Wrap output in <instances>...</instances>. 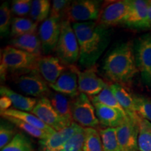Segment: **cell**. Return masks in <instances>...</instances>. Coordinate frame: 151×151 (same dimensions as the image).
Wrapping results in <instances>:
<instances>
[{
    "mask_svg": "<svg viewBox=\"0 0 151 151\" xmlns=\"http://www.w3.org/2000/svg\"><path fill=\"white\" fill-rule=\"evenodd\" d=\"M72 27L80 48V65L86 68L96 65L109 43L108 28L99 25L96 21L72 23Z\"/></svg>",
    "mask_w": 151,
    "mask_h": 151,
    "instance_id": "1",
    "label": "cell"
},
{
    "mask_svg": "<svg viewBox=\"0 0 151 151\" xmlns=\"http://www.w3.org/2000/svg\"><path fill=\"white\" fill-rule=\"evenodd\" d=\"M103 70L113 83L123 86L131 84L139 72L132 43H122L112 49L106 56Z\"/></svg>",
    "mask_w": 151,
    "mask_h": 151,
    "instance_id": "2",
    "label": "cell"
},
{
    "mask_svg": "<svg viewBox=\"0 0 151 151\" xmlns=\"http://www.w3.org/2000/svg\"><path fill=\"white\" fill-rule=\"evenodd\" d=\"M39 58L10 45L4 47L1 50V81H5L9 73L16 74L37 69Z\"/></svg>",
    "mask_w": 151,
    "mask_h": 151,
    "instance_id": "3",
    "label": "cell"
},
{
    "mask_svg": "<svg viewBox=\"0 0 151 151\" xmlns=\"http://www.w3.org/2000/svg\"><path fill=\"white\" fill-rule=\"evenodd\" d=\"M55 52L66 66L75 65L80 58V48L72 24L67 20H62L61 32L57 45Z\"/></svg>",
    "mask_w": 151,
    "mask_h": 151,
    "instance_id": "4",
    "label": "cell"
},
{
    "mask_svg": "<svg viewBox=\"0 0 151 151\" xmlns=\"http://www.w3.org/2000/svg\"><path fill=\"white\" fill-rule=\"evenodd\" d=\"M14 82L18 89L29 97H47L51 92L48 83L42 78L37 69L15 74Z\"/></svg>",
    "mask_w": 151,
    "mask_h": 151,
    "instance_id": "5",
    "label": "cell"
},
{
    "mask_svg": "<svg viewBox=\"0 0 151 151\" xmlns=\"http://www.w3.org/2000/svg\"><path fill=\"white\" fill-rule=\"evenodd\" d=\"M101 1L76 0L71 1L66 11L63 20L72 23L97 21L101 11Z\"/></svg>",
    "mask_w": 151,
    "mask_h": 151,
    "instance_id": "6",
    "label": "cell"
},
{
    "mask_svg": "<svg viewBox=\"0 0 151 151\" xmlns=\"http://www.w3.org/2000/svg\"><path fill=\"white\" fill-rule=\"evenodd\" d=\"M73 121L84 128H94L99 125L95 108L89 96L81 93L73 98L71 103Z\"/></svg>",
    "mask_w": 151,
    "mask_h": 151,
    "instance_id": "7",
    "label": "cell"
},
{
    "mask_svg": "<svg viewBox=\"0 0 151 151\" xmlns=\"http://www.w3.org/2000/svg\"><path fill=\"white\" fill-rule=\"evenodd\" d=\"M134 52L138 71L146 86H151V33L143 35L137 39Z\"/></svg>",
    "mask_w": 151,
    "mask_h": 151,
    "instance_id": "8",
    "label": "cell"
},
{
    "mask_svg": "<svg viewBox=\"0 0 151 151\" xmlns=\"http://www.w3.org/2000/svg\"><path fill=\"white\" fill-rule=\"evenodd\" d=\"M129 10V0L105 1L102 4L99 18L96 22L106 28L123 24Z\"/></svg>",
    "mask_w": 151,
    "mask_h": 151,
    "instance_id": "9",
    "label": "cell"
},
{
    "mask_svg": "<svg viewBox=\"0 0 151 151\" xmlns=\"http://www.w3.org/2000/svg\"><path fill=\"white\" fill-rule=\"evenodd\" d=\"M62 21L60 19L49 17L39 25L38 35L41 41L43 55L55 52L61 32Z\"/></svg>",
    "mask_w": 151,
    "mask_h": 151,
    "instance_id": "10",
    "label": "cell"
},
{
    "mask_svg": "<svg viewBox=\"0 0 151 151\" xmlns=\"http://www.w3.org/2000/svg\"><path fill=\"white\" fill-rule=\"evenodd\" d=\"M32 113L55 131H60L71 125V122L64 118L55 111L46 97L38 99L37 103Z\"/></svg>",
    "mask_w": 151,
    "mask_h": 151,
    "instance_id": "11",
    "label": "cell"
},
{
    "mask_svg": "<svg viewBox=\"0 0 151 151\" xmlns=\"http://www.w3.org/2000/svg\"><path fill=\"white\" fill-rule=\"evenodd\" d=\"M139 118L134 119L127 116L124 122L116 127L117 137L122 151H139Z\"/></svg>",
    "mask_w": 151,
    "mask_h": 151,
    "instance_id": "12",
    "label": "cell"
},
{
    "mask_svg": "<svg viewBox=\"0 0 151 151\" xmlns=\"http://www.w3.org/2000/svg\"><path fill=\"white\" fill-rule=\"evenodd\" d=\"M78 77L79 92L87 94L90 98L97 95L109 86V83L97 75L96 65L86 68L83 71L79 69Z\"/></svg>",
    "mask_w": 151,
    "mask_h": 151,
    "instance_id": "13",
    "label": "cell"
},
{
    "mask_svg": "<svg viewBox=\"0 0 151 151\" xmlns=\"http://www.w3.org/2000/svg\"><path fill=\"white\" fill-rule=\"evenodd\" d=\"M79 69L76 65L68 66L65 71L53 84L49 87L53 91L63 94L72 98L76 97L80 94L78 90Z\"/></svg>",
    "mask_w": 151,
    "mask_h": 151,
    "instance_id": "14",
    "label": "cell"
},
{
    "mask_svg": "<svg viewBox=\"0 0 151 151\" xmlns=\"http://www.w3.org/2000/svg\"><path fill=\"white\" fill-rule=\"evenodd\" d=\"M129 10L123 24L134 29H149L148 9L150 1L129 0Z\"/></svg>",
    "mask_w": 151,
    "mask_h": 151,
    "instance_id": "15",
    "label": "cell"
},
{
    "mask_svg": "<svg viewBox=\"0 0 151 151\" xmlns=\"http://www.w3.org/2000/svg\"><path fill=\"white\" fill-rule=\"evenodd\" d=\"M67 67L58 57L48 55L39 58L37 69L42 78L50 85L56 82Z\"/></svg>",
    "mask_w": 151,
    "mask_h": 151,
    "instance_id": "16",
    "label": "cell"
},
{
    "mask_svg": "<svg viewBox=\"0 0 151 151\" xmlns=\"http://www.w3.org/2000/svg\"><path fill=\"white\" fill-rule=\"evenodd\" d=\"M82 127L73 122L71 125L55 132L46 139L39 141L42 151H58Z\"/></svg>",
    "mask_w": 151,
    "mask_h": 151,
    "instance_id": "17",
    "label": "cell"
},
{
    "mask_svg": "<svg viewBox=\"0 0 151 151\" xmlns=\"http://www.w3.org/2000/svg\"><path fill=\"white\" fill-rule=\"evenodd\" d=\"M93 104L95 108L96 116L99 120V124L104 127V128L118 127L127 117V115L116 109L99 104Z\"/></svg>",
    "mask_w": 151,
    "mask_h": 151,
    "instance_id": "18",
    "label": "cell"
},
{
    "mask_svg": "<svg viewBox=\"0 0 151 151\" xmlns=\"http://www.w3.org/2000/svg\"><path fill=\"white\" fill-rule=\"evenodd\" d=\"M10 46L36 56L43 55L41 43L38 32L13 38L10 41Z\"/></svg>",
    "mask_w": 151,
    "mask_h": 151,
    "instance_id": "19",
    "label": "cell"
},
{
    "mask_svg": "<svg viewBox=\"0 0 151 151\" xmlns=\"http://www.w3.org/2000/svg\"><path fill=\"white\" fill-rule=\"evenodd\" d=\"M0 94L1 96H6L11 100L12 109L25 112L32 113L38 101V99L22 95L5 86H1Z\"/></svg>",
    "mask_w": 151,
    "mask_h": 151,
    "instance_id": "20",
    "label": "cell"
},
{
    "mask_svg": "<svg viewBox=\"0 0 151 151\" xmlns=\"http://www.w3.org/2000/svg\"><path fill=\"white\" fill-rule=\"evenodd\" d=\"M109 86L119 104L125 111L127 116L134 119L139 118V116L135 110L133 96L129 94L125 87L118 83H113L109 84Z\"/></svg>",
    "mask_w": 151,
    "mask_h": 151,
    "instance_id": "21",
    "label": "cell"
},
{
    "mask_svg": "<svg viewBox=\"0 0 151 151\" xmlns=\"http://www.w3.org/2000/svg\"><path fill=\"white\" fill-rule=\"evenodd\" d=\"M50 101L51 105L60 116L73 122L72 113H71V103L72 98L65 94L55 91H51L46 97Z\"/></svg>",
    "mask_w": 151,
    "mask_h": 151,
    "instance_id": "22",
    "label": "cell"
},
{
    "mask_svg": "<svg viewBox=\"0 0 151 151\" xmlns=\"http://www.w3.org/2000/svg\"><path fill=\"white\" fill-rule=\"evenodd\" d=\"M0 114H1V117H11V118L18 119V120L27 122L28 124H32V125L35 126V127L43 130V131L48 132L50 134H52L55 132H56L51 127L46 125L44 122H43L40 119L37 118L35 115H34L32 113L16 110V109L11 108L9 110L0 111Z\"/></svg>",
    "mask_w": 151,
    "mask_h": 151,
    "instance_id": "23",
    "label": "cell"
},
{
    "mask_svg": "<svg viewBox=\"0 0 151 151\" xmlns=\"http://www.w3.org/2000/svg\"><path fill=\"white\" fill-rule=\"evenodd\" d=\"M38 24L39 23L35 22L31 18L14 17L12 19L11 23V37L14 38L38 32Z\"/></svg>",
    "mask_w": 151,
    "mask_h": 151,
    "instance_id": "24",
    "label": "cell"
},
{
    "mask_svg": "<svg viewBox=\"0 0 151 151\" xmlns=\"http://www.w3.org/2000/svg\"><path fill=\"white\" fill-rule=\"evenodd\" d=\"M51 3L49 0H34L32 4L30 18L37 23H41L50 17Z\"/></svg>",
    "mask_w": 151,
    "mask_h": 151,
    "instance_id": "25",
    "label": "cell"
},
{
    "mask_svg": "<svg viewBox=\"0 0 151 151\" xmlns=\"http://www.w3.org/2000/svg\"><path fill=\"white\" fill-rule=\"evenodd\" d=\"M138 147L139 151H151V123L139 117Z\"/></svg>",
    "mask_w": 151,
    "mask_h": 151,
    "instance_id": "26",
    "label": "cell"
},
{
    "mask_svg": "<svg viewBox=\"0 0 151 151\" xmlns=\"http://www.w3.org/2000/svg\"><path fill=\"white\" fill-rule=\"evenodd\" d=\"M1 118L11 122L17 128L21 129L22 132H24V133H26L27 134L30 136V137L39 139L40 141L45 140V139H46L47 138H48L51 135L50 134L48 133V132L43 131V130L36 127L35 126L32 125V124H28L27 122L18 120V119L11 118V117H1Z\"/></svg>",
    "mask_w": 151,
    "mask_h": 151,
    "instance_id": "27",
    "label": "cell"
},
{
    "mask_svg": "<svg viewBox=\"0 0 151 151\" xmlns=\"http://www.w3.org/2000/svg\"><path fill=\"white\" fill-rule=\"evenodd\" d=\"M90 99H91L92 102L93 104H99L106 106L111 107V108L116 109L117 110L121 111L124 114H126L125 111L122 108L116 97H115L114 94L113 93L112 90L109 86V84L99 94L93 97H91Z\"/></svg>",
    "mask_w": 151,
    "mask_h": 151,
    "instance_id": "28",
    "label": "cell"
},
{
    "mask_svg": "<svg viewBox=\"0 0 151 151\" xmlns=\"http://www.w3.org/2000/svg\"><path fill=\"white\" fill-rule=\"evenodd\" d=\"M104 151H122L117 137L116 128L107 127L99 129Z\"/></svg>",
    "mask_w": 151,
    "mask_h": 151,
    "instance_id": "29",
    "label": "cell"
},
{
    "mask_svg": "<svg viewBox=\"0 0 151 151\" xmlns=\"http://www.w3.org/2000/svg\"><path fill=\"white\" fill-rule=\"evenodd\" d=\"M1 151H35V149L29 138L22 132H18Z\"/></svg>",
    "mask_w": 151,
    "mask_h": 151,
    "instance_id": "30",
    "label": "cell"
},
{
    "mask_svg": "<svg viewBox=\"0 0 151 151\" xmlns=\"http://www.w3.org/2000/svg\"><path fill=\"white\" fill-rule=\"evenodd\" d=\"M83 151H104L99 130L94 128H86V138Z\"/></svg>",
    "mask_w": 151,
    "mask_h": 151,
    "instance_id": "31",
    "label": "cell"
},
{
    "mask_svg": "<svg viewBox=\"0 0 151 151\" xmlns=\"http://www.w3.org/2000/svg\"><path fill=\"white\" fill-rule=\"evenodd\" d=\"M133 99L138 116L151 123V100L142 95H134Z\"/></svg>",
    "mask_w": 151,
    "mask_h": 151,
    "instance_id": "32",
    "label": "cell"
},
{
    "mask_svg": "<svg viewBox=\"0 0 151 151\" xmlns=\"http://www.w3.org/2000/svg\"><path fill=\"white\" fill-rule=\"evenodd\" d=\"M18 133L16 126L3 118L0 125V148L2 149L6 146Z\"/></svg>",
    "mask_w": 151,
    "mask_h": 151,
    "instance_id": "33",
    "label": "cell"
},
{
    "mask_svg": "<svg viewBox=\"0 0 151 151\" xmlns=\"http://www.w3.org/2000/svg\"><path fill=\"white\" fill-rule=\"evenodd\" d=\"M86 128L81 127L58 151H83Z\"/></svg>",
    "mask_w": 151,
    "mask_h": 151,
    "instance_id": "34",
    "label": "cell"
},
{
    "mask_svg": "<svg viewBox=\"0 0 151 151\" xmlns=\"http://www.w3.org/2000/svg\"><path fill=\"white\" fill-rule=\"evenodd\" d=\"M11 8L8 2H4L0 7V34L1 37H6L11 32Z\"/></svg>",
    "mask_w": 151,
    "mask_h": 151,
    "instance_id": "35",
    "label": "cell"
},
{
    "mask_svg": "<svg viewBox=\"0 0 151 151\" xmlns=\"http://www.w3.org/2000/svg\"><path fill=\"white\" fill-rule=\"evenodd\" d=\"M32 4V1L31 0H14L11 4V12L16 17L24 18L30 14Z\"/></svg>",
    "mask_w": 151,
    "mask_h": 151,
    "instance_id": "36",
    "label": "cell"
},
{
    "mask_svg": "<svg viewBox=\"0 0 151 151\" xmlns=\"http://www.w3.org/2000/svg\"><path fill=\"white\" fill-rule=\"evenodd\" d=\"M71 4V1L67 0H54L51 3V10L50 17L63 20L66 11Z\"/></svg>",
    "mask_w": 151,
    "mask_h": 151,
    "instance_id": "37",
    "label": "cell"
},
{
    "mask_svg": "<svg viewBox=\"0 0 151 151\" xmlns=\"http://www.w3.org/2000/svg\"><path fill=\"white\" fill-rule=\"evenodd\" d=\"M12 101L9 97L6 96H1L0 98V111H4L11 109Z\"/></svg>",
    "mask_w": 151,
    "mask_h": 151,
    "instance_id": "38",
    "label": "cell"
},
{
    "mask_svg": "<svg viewBox=\"0 0 151 151\" xmlns=\"http://www.w3.org/2000/svg\"><path fill=\"white\" fill-rule=\"evenodd\" d=\"M148 22H149V27H150V28H151V1H150V3H149Z\"/></svg>",
    "mask_w": 151,
    "mask_h": 151,
    "instance_id": "39",
    "label": "cell"
}]
</instances>
